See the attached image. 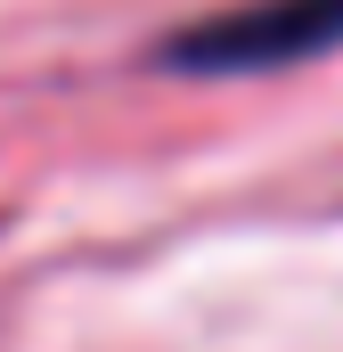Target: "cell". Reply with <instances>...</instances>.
I'll return each instance as SVG.
<instances>
[{
  "label": "cell",
  "instance_id": "6da1fadb",
  "mask_svg": "<svg viewBox=\"0 0 343 352\" xmlns=\"http://www.w3.org/2000/svg\"><path fill=\"white\" fill-rule=\"evenodd\" d=\"M327 41H343V0H254L237 16L188 25L180 58L188 66H286Z\"/></svg>",
  "mask_w": 343,
  "mask_h": 352
}]
</instances>
